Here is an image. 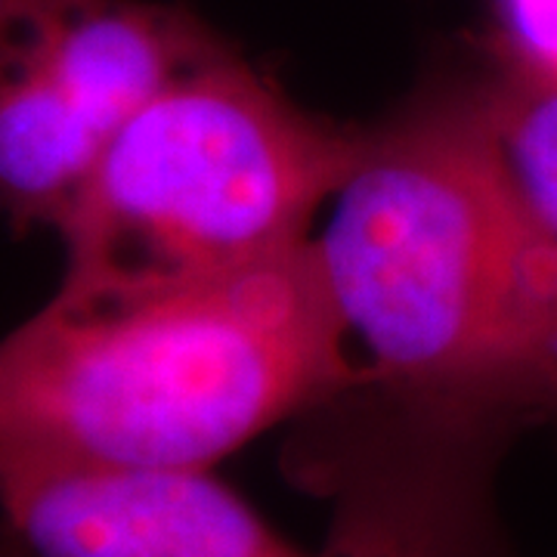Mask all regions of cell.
Listing matches in <instances>:
<instances>
[{
    "label": "cell",
    "instance_id": "cell-1",
    "mask_svg": "<svg viewBox=\"0 0 557 557\" xmlns=\"http://www.w3.org/2000/svg\"><path fill=\"white\" fill-rule=\"evenodd\" d=\"M313 242L233 273L65 278L0 341V458L214 468L366 379Z\"/></svg>",
    "mask_w": 557,
    "mask_h": 557
},
{
    "label": "cell",
    "instance_id": "cell-6",
    "mask_svg": "<svg viewBox=\"0 0 557 557\" xmlns=\"http://www.w3.org/2000/svg\"><path fill=\"white\" fill-rule=\"evenodd\" d=\"M471 100L520 201L557 239V81L498 69Z\"/></svg>",
    "mask_w": 557,
    "mask_h": 557
},
{
    "label": "cell",
    "instance_id": "cell-8",
    "mask_svg": "<svg viewBox=\"0 0 557 557\" xmlns=\"http://www.w3.org/2000/svg\"><path fill=\"white\" fill-rule=\"evenodd\" d=\"M0 557H13V555H10V552H7V548L0 545Z\"/></svg>",
    "mask_w": 557,
    "mask_h": 557
},
{
    "label": "cell",
    "instance_id": "cell-4",
    "mask_svg": "<svg viewBox=\"0 0 557 557\" xmlns=\"http://www.w3.org/2000/svg\"><path fill=\"white\" fill-rule=\"evenodd\" d=\"M218 40L143 0H0V214L65 218L106 146Z\"/></svg>",
    "mask_w": 557,
    "mask_h": 557
},
{
    "label": "cell",
    "instance_id": "cell-3",
    "mask_svg": "<svg viewBox=\"0 0 557 557\" xmlns=\"http://www.w3.org/2000/svg\"><path fill=\"white\" fill-rule=\"evenodd\" d=\"M362 143L214 44L106 146L57 223L65 278L214 276L298 251Z\"/></svg>",
    "mask_w": 557,
    "mask_h": 557
},
{
    "label": "cell",
    "instance_id": "cell-5",
    "mask_svg": "<svg viewBox=\"0 0 557 557\" xmlns=\"http://www.w3.org/2000/svg\"><path fill=\"white\" fill-rule=\"evenodd\" d=\"M0 545L13 557H313L211 468L0 458Z\"/></svg>",
    "mask_w": 557,
    "mask_h": 557
},
{
    "label": "cell",
    "instance_id": "cell-2",
    "mask_svg": "<svg viewBox=\"0 0 557 557\" xmlns=\"http://www.w3.org/2000/svg\"><path fill=\"white\" fill-rule=\"evenodd\" d=\"M310 242L366 379L474 424L557 416V239L474 100L366 134Z\"/></svg>",
    "mask_w": 557,
    "mask_h": 557
},
{
    "label": "cell",
    "instance_id": "cell-7",
    "mask_svg": "<svg viewBox=\"0 0 557 557\" xmlns=\"http://www.w3.org/2000/svg\"><path fill=\"white\" fill-rule=\"evenodd\" d=\"M502 69L557 81V0H496Z\"/></svg>",
    "mask_w": 557,
    "mask_h": 557
}]
</instances>
